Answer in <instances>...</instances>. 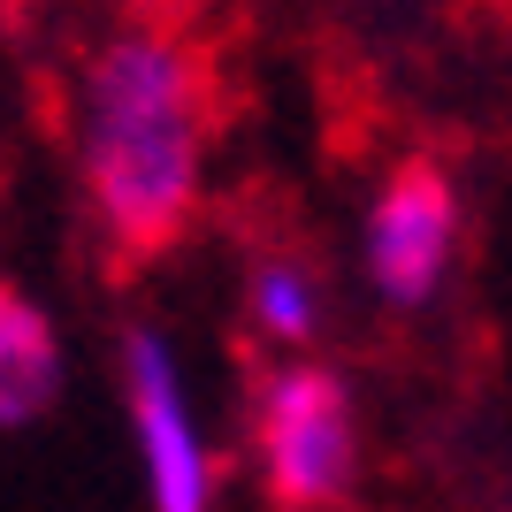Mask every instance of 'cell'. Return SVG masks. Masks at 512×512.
<instances>
[{"label":"cell","mask_w":512,"mask_h":512,"mask_svg":"<svg viewBox=\"0 0 512 512\" xmlns=\"http://www.w3.org/2000/svg\"><path fill=\"white\" fill-rule=\"evenodd\" d=\"M77 184L115 268L161 260L207 199V69L176 31L123 23L77 62Z\"/></svg>","instance_id":"6da1fadb"},{"label":"cell","mask_w":512,"mask_h":512,"mask_svg":"<svg viewBox=\"0 0 512 512\" xmlns=\"http://www.w3.org/2000/svg\"><path fill=\"white\" fill-rule=\"evenodd\" d=\"M253 474L276 512H344L360 482V406L329 360L283 352L253 375Z\"/></svg>","instance_id":"7a4b0ae2"},{"label":"cell","mask_w":512,"mask_h":512,"mask_svg":"<svg viewBox=\"0 0 512 512\" xmlns=\"http://www.w3.org/2000/svg\"><path fill=\"white\" fill-rule=\"evenodd\" d=\"M459 245H467V199L459 176L428 153H406L398 169L375 184L360 222V276L375 306L390 314H428L459 276Z\"/></svg>","instance_id":"3957f363"},{"label":"cell","mask_w":512,"mask_h":512,"mask_svg":"<svg viewBox=\"0 0 512 512\" xmlns=\"http://www.w3.org/2000/svg\"><path fill=\"white\" fill-rule=\"evenodd\" d=\"M123 421L138 444V482L153 512H214L222 505V451L192 406L184 360L169 329L130 321L123 329Z\"/></svg>","instance_id":"277c9868"},{"label":"cell","mask_w":512,"mask_h":512,"mask_svg":"<svg viewBox=\"0 0 512 512\" xmlns=\"http://www.w3.org/2000/svg\"><path fill=\"white\" fill-rule=\"evenodd\" d=\"M69 383V360H62V329L23 283L0 276V436L46 421L54 398Z\"/></svg>","instance_id":"5b68a950"},{"label":"cell","mask_w":512,"mask_h":512,"mask_svg":"<svg viewBox=\"0 0 512 512\" xmlns=\"http://www.w3.org/2000/svg\"><path fill=\"white\" fill-rule=\"evenodd\" d=\"M245 321L276 352H314L321 329H329V283H321V268L299 253H260L245 268Z\"/></svg>","instance_id":"8992f818"}]
</instances>
